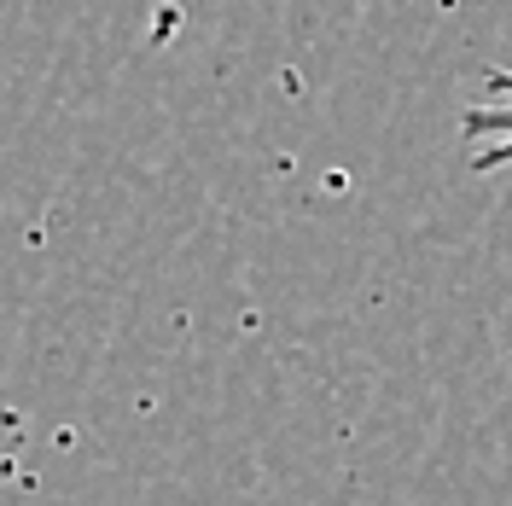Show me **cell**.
<instances>
[{"label": "cell", "mask_w": 512, "mask_h": 506, "mask_svg": "<svg viewBox=\"0 0 512 506\" xmlns=\"http://www.w3.org/2000/svg\"><path fill=\"white\" fill-rule=\"evenodd\" d=\"M472 169H512V70H489V99L460 117Z\"/></svg>", "instance_id": "1"}]
</instances>
